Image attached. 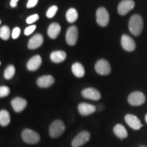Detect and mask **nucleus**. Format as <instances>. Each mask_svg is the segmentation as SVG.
<instances>
[{"mask_svg": "<svg viewBox=\"0 0 147 147\" xmlns=\"http://www.w3.org/2000/svg\"><path fill=\"white\" fill-rule=\"evenodd\" d=\"M96 21L101 27H106L110 21V15L108 10L104 7H100L96 11Z\"/></svg>", "mask_w": 147, "mask_h": 147, "instance_id": "obj_5", "label": "nucleus"}, {"mask_svg": "<svg viewBox=\"0 0 147 147\" xmlns=\"http://www.w3.org/2000/svg\"><path fill=\"white\" fill-rule=\"evenodd\" d=\"M61 32V26L59 24L53 23L51 24L47 30V34L51 39H55Z\"/></svg>", "mask_w": 147, "mask_h": 147, "instance_id": "obj_19", "label": "nucleus"}, {"mask_svg": "<svg viewBox=\"0 0 147 147\" xmlns=\"http://www.w3.org/2000/svg\"><path fill=\"white\" fill-rule=\"evenodd\" d=\"M114 134L121 139L126 138L128 136V133L125 127L121 124H117L113 129Z\"/></svg>", "mask_w": 147, "mask_h": 147, "instance_id": "obj_20", "label": "nucleus"}, {"mask_svg": "<svg viewBox=\"0 0 147 147\" xmlns=\"http://www.w3.org/2000/svg\"><path fill=\"white\" fill-rule=\"evenodd\" d=\"M36 29V25H30V26L27 27L26 29H25V32H24V34L26 36H29L32 34L33 32H34L35 29Z\"/></svg>", "mask_w": 147, "mask_h": 147, "instance_id": "obj_29", "label": "nucleus"}, {"mask_svg": "<svg viewBox=\"0 0 147 147\" xmlns=\"http://www.w3.org/2000/svg\"><path fill=\"white\" fill-rule=\"evenodd\" d=\"M18 0H10V5L12 8H16L17 6V3Z\"/></svg>", "mask_w": 147, "mask_h": 147, "instance_id": "obj_32", "label": "nucleus"}, {"mask_svg": "<svg viewBox=\"0 0 147 147\" xmlns=\"http://www.w3.org/2000/svg\"><path fill=\"white\" fill-rule=\"evenodd\" d=\"M140 147H146V146H140Z\"/></svg>", "mask_w": 147, "mask_h": 147, "instance_id": "obj_34", "label": "nucleus"}, {"mask_svg": "<svg viewBox=\"0 0 147 147\" xmlns=\"http://www.w3.org/2000/svg\"><path fill=\"white\" fill-rule=\"evenodd\" d=\"M0 64H1V62H0Z\"/></svg>", "mask_w": 147, "mask_h": 147, "instance_id": "obj_36", "label": "nucleus"}, {"mask_svg": "<svg viewBox=\"0 0 147 147\" xmlns=\"http://www.w3.org/2000/svg\"><path fill=\"white\" fill-rule=\"evenodd\" d=\"M55 82V78L51 75L40 76L37 80V84L41 88H48L52 86Z\"/></svg>", "mask_w": 147, "mask_h": 147, "instance_id": "obj_15", "label": "nucleus"}, {"mask_svg": "<svg viewBox=\"0 0 147 147\" xmlns=\"http://www.w3.org/2000/svg\"><path fill=\"white\" fill-rule=\"evenodd\" d=\"M121 44L122 48L127 52H133L136 49V43L131 37L127 34L121 36Z\"/></svg>", "mask_w": 147, "mask_h": 147, "instance_id": "obj_8", "label": "nucleus"}, {"mask_svg": "<svg viewBox=\"0 0 147 147\" xmlns=\"http://www.w3.org/2000/svg\"><path fill=\"white\" fill-rule=\"evenodd\" d=\"M145 121H146V123H147V114L146 115H145Z\"/></svg>", "mask_w": 147, "mask_h": 147, "instance_id": "obj_33", "label": "nucleus"}, {"mask_svg": "<svg viewBox=\"0 0 147 147\" xmlns=\"http://www.w3.org/2000/svg\"><path fill=\"white\" fill-rule=\"evenodd\" d=\"M10 36V28L7 25H3L0 28V38L3 40H8Z\"/></svg>", "mask_w": 147, "mask_h": 147, "instance_id": "obj_25", "label": "nucleus"}, {"mask_svg": "<svg viewBox=\"0 0 147 147\" xmlns=\"http://www.w3.org/2000/svg\"><path fill=\"white\" fill-rule=\"evenodd\" d=\"M95 69L97 74L102 76H106L111 72V66L107 60L101 59L96 62Z\"/></svg>", "mask_w": 147, "mask_h": 147, "instance_id": "obj_6", "label": "nucleus"}, {"mask_svg": "<svg viewBox=\"0 0 147 147\" xmlns=\"http://www.w3.org/2000/svg\"><path fill=\"white\" fill-rule=\"evenodd\" d=\"M128 27L132 35L135 36H140L142 34L144 28V21L142 16L138 14H133L129 18Z\"/></svg>", "mask_w": 147, "mask_h": 147, "instance_id": "obj_1", "label": "nucleus"}, {"mask_svg": "<svg viewBox=\"0 0 147 147\" xmlns=\"http://www.w3.org/2000/svg\"><path fill=\"white\" fill-rule=\"evenodd\" d=\"M90 133L87 131H82L73 139L71 142V146L72 147H80L86 144L89 140Z\"/></svg>", "mask_w": 147, "mask_h": 147, "instance_id": "obj_9", "label": "nucleus"}, {"mask_svg": "<svg viewBox=\"0 0 147 147\" xmlns=\"http://www.w3.org/2000/svg\"><path fill=\"white\" fill-rule=\"evenodd\" d=\"M10 90L7 86H1L0 87V98L5 97L10 94Z\"/></svg>", "mask_w": 147, "mask_h": 147, "instance_id": "obj_27", "label": "nucleus"}, {"mask_svg": "<svg viewBox=\"0 0 147 147\" xmlns=\"http://www.w3.org/2000/svg\"><path fill=\"white\" fill-rule=\"evenodd\" d=\"M38 20H39V15L38 14H35L32 16H29L26 19V22L27 24H30L31 25V24L35 23Z\"/></svg>", "mask_w": 147, "mask_h": 147, "instance_id": "obj_28", "label": "nucleus"}, {"mask_svg": "<svg viewBox=\"0 0 147 147\" xmlns=\"http://www.w3.org/2000/svg\"><path fill=\"white\" fill-rule=\"evenodd\" d=\"M27 100L22 97H17L11 101V105L16 113H21L26 108Z\"/></svg>", "mask_w": 147, "mask_h": 147, "instance_id": "obj_13", "label": "nucleus"}, {"mask_svg": "<svg viewBox=\"0 0 147 147\" xmlns=\"http://www.w3.org/2000/svg\"><path fill=\"white\" fill-rule=\"evenodd\" d=\"M79 113L82 116H88L92 115L96 111V107L87 103H80L78 106Z\"/></svg>", "mask_w": 147, "mask_h": 147, "instance_id": "obj_14", "label": "nucleus"}, {"mask_svg": "<svg viewBox=\"0 0 147 147\" xmlns=\"http://www.w3.org/2000/svg\"><path fill=\"white\" fill-rule=\"evenodd\" d=\"M66 56H67V55H66L65 52H64V51H57L51 53L50 58L53 63H59L63 62V61H65Z\"/></svg>", "mask_w": 147, "mask_h": 147, "instance_id": "obj_18", "label": "nucleus"}, {"mask_svg": "<svg viewBox=\"0 0 147 147\" xmlns=\"http://www.w3.org/2000/svg\"><path fill=\"white\" fill-rule=\"evenodd\" d=\"M42 62L40 55H35L28 61L27 63V68L29 71H36L41 65Z\"/></svg>", "mask_w": 147, "mask_h": 147, "instance_id": "obj_16", "label": "nucleus"}, {"mask_svg": "<svg viewBox=\"0 0 147 147\" xmlns=\"http://www.w3.org/2000/svg\"><path fill=\"white\" fill-rule=\"evenodd\" d=\"M21 136L24 142L27 144H36V143L39 142L40 140L39 134L29 129H25L22 131Z\"/></svg>", "mask_w": 147, "mask_h": 147, "instance_id": "obj_4", "label": "nucleus"}, {"mask_svg": "<svg viewBox=\"0 0 147 147\" xmlns=\"http://www.w3.org/2000/svg\"><path fill=\"white\" fill-rule=\"evenodd\" d=\"M44 38L41 34H38L34 35L31 39L29 40L28 42V48L29 49H36L40 47H41L43 44Z\"/></svg>", "mask_w": 147, "mask_h": 147, "instance_id": "obj_17", "label": "nucleus"}, {"mask_svg": "<svg viewBox=\"0 0 147 147\" xmlns=\"http://www.w3.org/2000/svg\"><path fill=\"white\" fill-rule=\"evenodd\" d=\"M78 28L74 25L69 27L66 33V42L70 46H74L76 44L78 40Z\"/></svg>", "mask_w": 147, "mask_h": 147, "instance_id": "obj_10", "label": "nucleus"}, {"mask_svg": "<svg viewBox=\"0 0 147 147\" xmlns=\"http://www.w3.org/2000/svg\"><path fill=\"white\" fill-rule=\"evenodd\" d=\"M10 116L8 112L5 110H0V125L5 127L10 123Z\"/></svg>", "mask_w": 147, "mask_h": 147, "instance_id": "obj_22", "label": "nucleus"}, {"mask_svg": "<svg viewBox=\"0 0 147 147\" xmlns=\"http://www.w3.org/2000/svg\"><path fill=\"white\" fill-rule=\"evenodd\" d=\"M82 95L84 98L89 99V100L97 101L100 100L101 93L98 90L94 88L89 87L84 89L82 91Z\"/></svg>", "mask_w": 147, "mask_h": 147, "instance_id": "obj_12", "label": "nucleus"}, {"mask_svg": "<svg viewBox=\"0 0 147 147\" xmlns=\"http://www.w3.org/2000/svg\"><path fill=\"white\" fill-rule=\"evenodd\" d=\"M1 20H0V25H1Z\"/></svg>", "mask_w": 147, "mask_h": 147, "instance_id": "obj_35", "label": "nucleus"}, {"mask_svg": "<svg viewBox=\"0 0 147 147\" xmlns=\"http://www.w3.org/2000/svg\"><path fill=\"white\" fill-rule=\"evenodd\" d=\"M71 70H72L74 76L78 77V78H82L84 76V74H85V69H84V66L78 62L73 64L71 66Z\"/></svg>", "mask_w": 147, "mask_h": 147, "instance_id": "obj_21", "label": "nucleus"}, {"mask_svg": "<svg viewBox=\"0 0 147 147\" xmlns=\"http://www.w3.org/2000/svg\"><path fill=\"white\" fill-rule=\"evenodd\" d=\"M15 67L13 65H9L4 71V78L6 80H10L15 74Z\"/></svg>", "mask_w": 147, "mask_h": 147, "instance_id": "obj_24", "label": "nucleus"}, {"mask_svg": "<svg viewBox=\"0 0 147 147\" xmlns=\"http://www.w3.org/2000/svg\"><path fill=\"white\" fill-rule=\"evenodd\" d=\"M78 14L75 8H69L66 12V19L70 23H74L78 19Z\"/></svg>", "mask_w": 147, "mask_h": 147, "instance_id": "obj_23", "label": "nucleus"}, {"mask_svg": "<svg viewBox=\"0 0 147 147\" xmlns=\"http://www.w3.org/2000/svg\"><path fill=\"white\" fill-rule=\"evenodd\" d=\"M135 5V1L134 0H122L117 7L118 13L121 16L126 15L129 12L133 10Z\"/></svg>", "mask_w": 147, "mask_h": 147, "instance_id": "obj_7", "label": "nucleus"}, {"mask_svg": "<svg viewBox=\"0 0 147 147\" xmlns=\"http://www.w3.org/2000/svg\"><path fill=\"white\" fill-rule=\"evenodd\" d=\"M125 121L126 123L134 130H139L142 127V124L141 123L140 119L136 116L131 115V114L126 115L125 117Z\"/></svg>", "mask_w": 147, "mask_h": 147, "instance_id": "obj_11", "label": "nucleus"}, {"mask_svg": "<svg viewBox=\"0 0 147 147\" xmlns=\"http://www.w3.org/2000/svg\"><path fill=\"white\" fill-rule=\"evenodd\" d=\"M65 131V125L61 120H55L51 123L49 127V134L53 138H57L62 135Z\"/></svg>", "mask_w": 147, "mask_h": 147, "instance_id": "obj_2", "label": "nucleus"}, {"mask_svg": "<svg viewBox=\"0 0 147 147\" xmlns=\"http://www.w3.org/2000/svg\"><path fill=\"white\" fill-rule=\"evenodd\" d=\"M127 101L131 106H139L144 104L146 97L142 92L136 91L129 95Z\"/></svg>", "mask_w": 147, "mask_h": 147, "instance_id": "obj_3", "label": "nucleus"}, {"mask_svg": "<svg viewBox=\"0 0 147 147\" xmlns=\"http://www.w3.org/2000/svg\"><path fill=\"white\" fill-rule=\"evenodd\" d=\"M21 34V29L19 27H15L14 28L13 31L12 32V37L13 39H16L18 38V36Z\"/></svg>", "mask_w": 147, "mask_h": 147, "instance_id": "obj_30", "label": "nucleus"}, {"mask_svg": "<svg viewBox=\"0 0 147 147\" xmlns=\"http://www.w3.org/2000/svg\"><path fill=\"white\" fill-rule=\"evenodd\" d=\"M58 10V7L57 5H53L51 8H49V10L47 12V16L49 18H51L54 17L57 12Z\"/></svg>", "mask_w": 147, "mask_h": 147, "instance_id": "obj_26", "label": "nucleus"}, {"mask_svg": "<svg viewBox=\"0 0 147 147\" xmlns=\"http://www.w3.org/2000/svg\"><path fill=\"white\" fill-rule=\"evenodd\" d=\"M38 0H29L28 2L27 3V8H32L36 6L38 4Z\"/></svg>", "mask_w": 147, "mask_h": 147, "instance_id": "obj_31", "label": "nucleus"}]
</instances>
